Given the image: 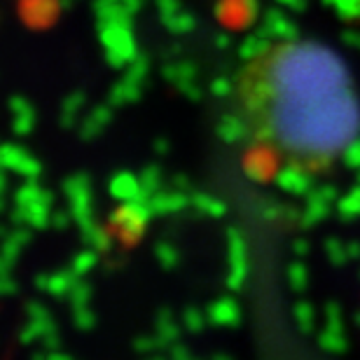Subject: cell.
<instances>
[{
	"instance_id": "1",
	"label": "cell",
	"mask_w": 360,
	"mask_h": 360,
	"mask_svg": "<svg viewBox=\"0 0 360 360\" xmlns=\"http://www.w3.org/2000/svg\"><path fill=\"white\" fill-rule=\"evenodd\" d=\"M232 112L267 174L326 176L360 139V94L340 52L311 38L274 40L241 63Z\"/></svg>"
}]
</instances>
